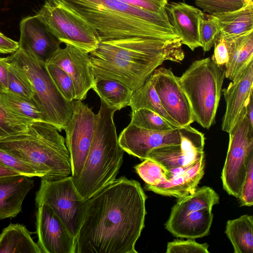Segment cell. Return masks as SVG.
<instances>
[{"label":"cell","mask_w":253,"mask_h":253,"mask_svg":"<svg viewBox=\"0 0 253 253\" xmlns=\"http://www.w3.org/2000/svg\"><path fill=\"white\" fill-rule=\"evenodd\" d=\"M147 198L137 181L121 177L87 200L75 253H137Z\"/></svg>","instance_id":"6da1fadb"},{"label":"cell","mask_w":253,"mask_h":253,"mask_svg":"<svg viewBox=\"0 0 253 253\" xmlns=\"http://www.w3.org/2000/svg\"><path fill=\"white\" fill-rule=\"evenodd\" d=\"M179 38L133 37L99 42L89 53L95 79L117 80L133 91L167 60L184 58Z\"/></svg>","instance_id":"7a4b0ae2"},{"label":"cell","mask_w":253,"mask_h":253,"mask_svg":"<svg viewBox=\"0 0 253 253\" xmlns=\"http://www.w3.org/2000/svg\"><path fill=\"white\" fill-rule=\"evenodd\" d=\"M53 125L34 121L24 131L0 139V149L30 165L41 178L56 180L72 175L65 139Z\"/></svg>","instance_id":"3957f363"},{"label":"cell","mask_w":253,"mask_h":253,"mask_svg":"<svg viewBox=\"0 0 253 253\" xmlns=\"http://www.w3.org/2000/svg\"><path fill=\"white\" fill-rule=\"evenodd\" d=\"M117 111L101 100L95 129L83 169L73 177L80 194L90 198L116 178L123 162L124 150L118 142L114 115Z\"/></svg>","instance_id":"277c9868"},{"label":"cell","mask_w":253,"mask_h":253,"mask_svg":"<svg viewBox=\"0 0 253 253\" xmlns=\"http://www.w3.org/2000/svg\"><path fill=\"white\" fill-rule=\"evenodd\" d=\"M61 0L95 29L99 42L133 37L159 39L178 38L174 30L131 14L79 0Z\"/></svg>","instance_id":"5b68a950"},{"label":"cell","mask_w":253,"mask_h":253,"mask_svg":"<svg viewBox=\"0 0 253 253\" xmlns=\"http://www.w3.org/2000/svg\"><path fill=\"white\" fill-rule=\"evenodd\" d=\"M225 78V66L211 57L194 61L178 77L194 120L204 128H210L214 122Z\"/></svg>","instance_id":"8992f818"},{"label":"cell","mask_w":253,"mask_h":253,"mask_svg":"<svg viewBox=\"0 0 253 253\" xmlns=\"http://www.w3.org/2000/svg\"><path fill=\"white\" fill-rule=\"evenodd\" d=\"M8 58L18 64L30 80L34 99L42 110L44 121L53 125L59 131L65 130L72 115V101L67 100L59 91L45 62L20 47Z\"/></svg>","instance_id":"52a82bcc"},{"label":"cell","mask_w":253,"mask_h":253,"mask_svg":"<svg viewBox=\"0 0 253 253\" xmlns=\"http://www.w3.org/2000/svg\"><path fill=\"white\" fill-rule=\"evenodd\" d=\"M36 15L61 43L87 53L97 48L95 29L61 0H45Z\"/></svg>","instance_id":"ba28073f"},{"label":"cell","mask_w":253,"mask_h":253,"mask_svg":"<svg viewBox=\"0 0 253 253\" xmlns=\"http://www.w3.org/2000/svg\"><path fill=\"white\" fill-rule=\"evenodd\" d=\"M35 201L37 207L43 204L51 207L76 238L84 220L87 200L77 190L72 175L56 180L41 178Z\"/></svg>","instance_id":"9c48e42d"},{"label":"cell","mask_w":253,"mask_h":253,"mask_svg":"<svg viewBox=\"0 0 253 253\" xmlns=\"http://www.w3.org/2000/svg\"><path fill=\"white\" fill-rule=\"evenodd\" d=\"M228 133V148L221 178L228 194L238 198L249 160L253 154V126L247 117L246 107Z\"/></svg>","instance_id":"30bf717a"},{"label":"cell","mask_w":253,"mask_h":253,"mask_svg":"<svg viewBox=\"0 0 253 253\" xmlns=\"http://www.w3.org/2000/svg\"><path fill=\"white\" fill-rule=\"evenodd\" d=\"M73 113L65 131V143L69 151L72 176L81 172L93 138L96 114L82 100L72 101Z\"/></svg>","instance_id":"8fae6325"},{"label":"cell","mask_w":253,"mask_h":253,"mask_svg":"<svg viewBox=\"0 0 253 253\" xmlns=\"http://www.w3.org/2000/svg\"><path fill=\"white\" fill-rule=\"evenodd\" d=\"M179 131L180 144L154 149L147 156V159L159 164L169 172V176L172 171L188 169L204 156V134L190 125L180 127Z\"/></svg>","instance_id":"7c38bea8"},{"label":"cell","mask_w":253,"mask_h":253,"mask_svg":"<svg viewBox=\"0 0 253 253\" xmlns=\"http://www.w3.org/2000/svg\"><path fill=\"white\" fill-rule=\"evenodd\" d=\"M154 87L163 107L180 127L195 122L188 99L170 69L157 68L153 73Z\"/></svg>","instance_id":"4fadbf2b"},{"label":"cell","mask_w":253,"mask_h":253,"mask_svg":"<svg viewBox=\"0 0 253 253\" xmlns=\"http://www.w3.org/2000/svg\"><path fill=\"white\" fill-rule=\"evenodd\" d=\"M45 63L59 67L70 77L74 87L75 100L84 99L94 85L95 77L89 53L72 45L59 47Z\"/></svg>","instance_id":"5bb4252c"},{"label":"cell","mask_w":253,"mask_h":253,"mask_svg":"<svg viewBox=\"0 0 253 253\" xmlns=\"http://www.w3.org/2000/svg\"><path fill=\"white\" fill-rule=\"evenodd\" d=\"M36 224L42 253H75L76 238L49 206L38 207Z\"/></svg>","instance_id":"9a60e30c"},{"label":"cell","mask_w":253,"mask_h":253,"mask_svg":"<svg viewBox=\"0 0 253 253\" xmlns=\"http://www.w3.org/2000/svg\"><path fill=\"white\" fill-rule=\"evenodd\" d=\"M179 128L156 131L140 128L129 123L121 132L118 142L125 152L144 160L154 149L180 144Z\"/></svg>","instance_id":"2e32d148"},{"label":"cell","mask_w":253,"mask_h":253,"mask_svg":"<svg viewBox=\"0 0 253 253\" xmlns=\"http://www.w3.org/2000/svg\"><path fill=\"white\" fill-rule=\"evenodd\" d=\"M20 32L19 47L32 52L44 62L61 43L36 15L23 18Z\"/></svg>","instance_id":"e0dca14e"},{"label":"cell","mask_w":253,"mask_h":253,"mask_svg":"<svg viewBox=\"0 0 253 253\" xmlns=\"http://www.w3.org/2000/svg\"><path fill=\"white\" fill-rule=\"evenodd\" d=\"M165 9L181 43L187 45L192 51L202 47L199 23L203 12L182 2H168Z\"/></svg>","instance_id":"ac0fdd59"},{"label":"cell","mask_w":253,"mask_h":253,"mask_svg":"<svg viewBox=\"0 0 253 253\" xmlns=\"http://www.w3.org/2000/svg\"><path fill=\"white\" fill-rule=\"evenodd\" d=\"M253 89V62L237 80L222 90L226 102V110L221 128L229 133L246 107Z\"/></svg>","instance_id":"d6986e66"},{"label":"cell","mask_w":253,"mask_h":253,"mask_svg":"<svg viewBox=\"0 0 253 253\" xmlns=\"http://www.w3.org/2000/svg\"><path fill=\"white\" fill-rule=\"evenodd\" d=\"M32 177L24 175L0 177V219L16 217L23 202L34 186Z\"/></svg>","instance_id":"ffe728a7"},{"label":"cell","mask_w":253,"mask_h":253,"mask_svg":"<svg viewBox=\"0 0 253 253\" xmlns=\"http://www.w3.org/2000/svg\"><path fill=\"white\" fill-rule=\"evenodd\" d=\"M205 159L203 156L183 172L155 186H144V188L155 193L180 198L197 188L205 173Z\"/></svg>","instance_id":"44dd1931"},{"label":"cell","mask_w":253,"mask_h":253,"mask_svg":"<svg viewBox=\"0 0 253 253\" xmlns=\"http://www.w3.org/2000/svg\"><path fill=\"white\" fill-rule=\"evenodd\" d=\"M223 38L229 54L228 61L224 66L225 77L234 82L253 62V30L240 35Z\"/></svg>","instance_id":"7402d4cb"},{"label":"cell","mask_w":253,"mask_h":253,"mask_svg":"<svg viewBox=\"0 0 253 253\" xmlns=\"http://www.w3.org/2000/svg\"><path fill=\"white\" fill-rule=\"evenodd\" d=\"M204 209L189 213L172 221H167L166 229L176 237L194 239L209 234L213 215Z\"/></svg>","instance_id":"603a6c76"},{"label":"cell","mask_w":253,"mask_h":253,"mask_svg":"<svg viewBox=\"0 0 253 253\" xmlns=\"http://www.w3.org/2000/svg\"><path fill=\"white\" fill-rule=\"evenodd\" d=\"M219 201V195L211 187L204 186L196 188L192 193L178 198L171 209L167 221H174L190 212L204 209L212 210Z\"/></svg>","instance_id":"cb8c5ba5"},{"label":"cell","mask_w":253,"mask_h":253,"mask_svg":"<svg viewBox=\"0 0 253 253\" xmlns=\"http://www.w3.org/2000/svg\"><path fill=\"white\" fill-rule=\"evenodd\" d=\"M0 253H42L26 226L10 224L0 235Z\"/></svg>","instance_id":"d4e9b609"},{"label":"cell","mask_w":253,"mask_h":253,"mask_svg":"<svg viewBox=\"0 0 253 253\" xmlns=\"http://www.w3.org/2000/svg\"><path fill=\"white\" fill-rule=\"evenodd\" d=\"M213 16L218 21L222 37H234L253 30V2H247L237 10Z\"/></svg>","instance_id":"484cf974"},{"label":"cell","mask_w":253,"mask_h":253,"mask_svg":"<svg viewBox=\"0 0 253 253\" xmlns=\"http://www.w3.org/2000/svg\"><path fill=\"white\" fill-rule=\"evenodd\" d=\"M92 89L108 107L117 110L129 105L133 92L120 82L111 79H95Z\"/></svg>","instance_id":"4316f807"},{"label":"cell","mask_w":253,"mask_h":253,"mask_svg":"<svg viewBox=\"0 0 253 253\" xmlns=\"http://www.w3.org/2000/svg\"><path fill=\"white\" fill-rule=\"evenodd\" d=\"M234 253H253V218L245 214L227 221L225 231Z\"/></svg>","instance_id":"83f0119b"},{"label":"cell","mask_w":253,"mask_h":253,"mask_svg":"<svg viewBox=\"0 0 253 253\" xmlns=\"http://www.w3.org/2000/svg\"><path fill=\"white\" fill-rule=\"evenodd\" d=\"M0 107L8 112L33 121H44L42 110L34 99H27L9 89L0 90Z\"/></svg>","instance_id":"f1b7e54d"},{"label":"cell","mask_w":253,"mask_h":253,"mask_svg":"<svg viewBox=\"0 0 253 253\" xmlns=\"http://www.w3.org/2000/svg\"><path fill=\"white\" fill-rule=\"evenodd\" d=\"M129 106L130 107L131 111L140 108L150 110L175 126L180 127L168 115L163 107L154 87L153 74L140 88L133 92Z\"/></svg>","instance_id":"f546056e"},{"label":"cell","mask_w":253,"mask_h":253,"mask_svg":"<svg viewBox=\"0 0 253 253\" xmlns=\"http://www.w3.org/2000/svg\"><path fill=\"white\" fill-rule=\"evenodd\" d=\"M79 0L98 4L131 14L150 21L159 26L174 30L169 20L166 9L160 12H154L130 5L121 0Z\"/></svg>","instance_id":"4dcf8cb0"},{"label":"cell","mask_w":253,"mask_h":253,"mask_svg":"<svg viewBox=\"0 0 253 253\" xmlns=\"http://www.w3.org/2000/svg\"><path fill=\"white\" fill-rule=\"evenodd\" d=\"M130 124L140 128L156 131L179 128L156 113L145 108L131 111Z\"/></svg>","instance_id":"1f68e13d"},{"label":"cell","mask_w":253,"mask_h":253,"mask_svg":"<svg viewBox=\"0 0 253 253\" xmlns=\"http://www.w3.org/2000/svg\"><path fill=\"white\" fill-rule=\"evenodd\" d=\"M8 60V89L27 99H34L33 88L27 76L18 64Z\"/></svg>","instance_id":"d6a6232c"},{"label":"cell","mask_w":253,"mask_h":253,"mask_svg":"<svg viewBox=\"0 0 253 253\" xmlns=\"http://www.w3.org/2000/svg\"><path fill=\"white\" fill-rule=\"evenodd\" d=\"M135 169L145 182V185L155 186L169 180V172L157 162L149 159L136 165Z\"/></svg>","instance_id":"836d02e7"},{"label":"cell","mask_w":253,"mask_h":253,"mask_svg":"<svg viewBox=\"0 0 253 253\" xmlns=\"http://www.w3.org/2000/svg\"><path fill=\"white\" fill-rule=\"evenodd\" d=\"M220 32L219 26L215 17L203 12L199 23V34L204 52L211 50Z\"/></svg>","instance_id":"e575fe53"},{"label":"cell","mask_w":253,"mask_h":253,"mask_svg":"<svg viewBox=\"0 0 253 253\" xmlns=\"http://www.w3.org/2000/svg\"><path fill=\"white\" fill-rule=\"evenodd\" d=\"M33 121L8 112L0 107V139L26 130Z\"/></svg>","instance_id":"d590c367"},{"label":"cell","mask_w":253,"mask_h":253,"mask_svg":"<svg viewBox=\"0 0 253 253\" xmlns=\"http://www.w3.org/2000/svg\"><path fill=\"white\" fill-rule=\"evenodd\" d=\"M47 70L56 87L68 101L75 100V90L72 80L68 74L59 67L46 64Z\"/></svg>","instance_id":"8d00e7d4"},{"label":"cell","mask_w":253,"mask_h":253,"mask_svg":"<svg viewBox=\"0 0 253 253\" xmlns=\"http://www.w3.org/2000/svg\"><path fill=\"white\" fill-rule=\"evenodd\" d=\"M195 2L204 11L214 15L237 10L249 2L246 0H195Z\"/></svg>","instance_id":"74e56055"},{"label":"cell","mask_w":253,"mask_h":253,"mask_svg":"<svg viewBox=\"0 0 253 253\" xmlns=\"http://www.w3.org/2000/svg\"><path fill=\"white\" fill-rule=\"evenodd\" d=\"M0 164L18 172L21 175L31 177H42V175L30 165L0 149Z\"/></svg>","instance_id":"f35d334b"},{"label":"cell","mask_w":253,"mask_h":253,"mask_svg":"<svg viewBox=\"0 0 253 253\" xmlns=\"http://www.w3.org/2000/svg\"><path fill=\"white\" fill-rule=\"evenodd\" d=\"M209 245L207 243L200 244L194 239L187 240L178 239L169 242L167 245L166 253H209Z\"/></svg>","instance_id":"ab89813d"},{"label":"cell","mask_w":253,"mask_h":253,"mask_svg":"<svg viewBox=\"0 0 253 253\" xmlns=\"http://www.w3.org/2000/svg\"><path fill=\"white\" fill-rule=\"evenodd\" d=\"M238 199L241 206L253 205V154L249 160L246 176Z\"/></svg>","instance_id":"60d3db41"},{"label":"cell","mask_w":253,"mask_h":253,"mask_svg":"<svg viewBox=\"0 0 253 253\" xmlns=\"http://www.w3.org/2000/svg\"><path fill=\"white\" fill-rule=\"evenodd\" d=\"M134 7L147 11L160 12L165 9L168 0H121Z\"/></svg>","instance_id":"b9f144b4"},{"label":"cell","mask_w":253,"mask_h":253,"mask_svg":"<svg viewBox=\"0 0 253 253\" xmlns=\"http://www.w3.org/2000/svg\"><path fill=\"white\" fill-rule=\"evenodd\" d=\"M214 53L211 57L219 66H225L228 61L229 54L227 44L220 35L214 43Z\"/></svg>","instance_id":"7bdbcfd3"},{"label":"cell","mask_w":253,"mask_h":253,"mask_svg":"<svg viewBox=\"0 0 253 253\" xmlns=\"http://www.w3.org/2000/svg\"><path fill=\"white\" fill-rule=\"evenodd\" d=\"M19 48V43L0 32V53L12 54Z\"/></svg>","instance_id":"ee69618b"},{"label":"cell","mask_w":253,"mask_h":253,"mask_svg":"<svg viewBox=\"0 0 253 253\" xmlns=\"http://www.w3.org/2000/svg\"><path fill=\"white\" fill-rule=\"evenodd\" d=\"M9 63L8 57H0V90L8 89Z\"/></svg>","instance_id":"f6af8a7d"},{"label":"cell","mask_w":253,"mask_h":253,"mask_svg":"<svg viewBox=\"0 0 253 253\" xmlns=\"http://www.w3.org/2000/svg\"><path fill=\"white\" fill-rule=\"evenodd\" d=\"M247 117L251 125L253 126V94L250 96L246 106Z\"/></svg>","instance_id":"bcb514c9"},{"label":"cell","mask_w":253,"mask_h":253,"mask_svg":"<svg viewBox=\"0 0 253 253\" xmlns=\"http://www.w3.org/2000/svg\"><path fill=\"white\" fill-rule=\"evenodd\" d=\"M21 175L18 172L0 164V177Z\"/></svg>","instance_id":"7dc6e473"},{"label":"cell","mask_w":253,"mask_h":253,"mask_svg":"<svg viewBox=\"0 0 253 253\" xmlns=\"http://www.w3.org/2000/svg\"><path fill=\"white\" fill-rule=\"evenodd\" d=\"M248 2H253V0H246Z\"/></svg>","instance_id":"c3c4849f"}]
</instances>
